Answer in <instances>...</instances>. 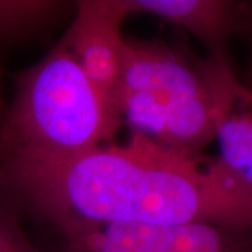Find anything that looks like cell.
I'll use <instances>...</instances> for the list:
<instances>
[{"label": "cell", "instance_id": "1", "mask_svg": "<svg viewBox=\"0 0 252 252\" xmlns=\"http://www.w3.org/2000/svg\"><path fill=\"white\" fill-rule=\"evenodd\" d=\"M202 162L136 135L67 157H0V196L64 238L119 223L250 230L251 193Z\"/></svg>", "mask_w": 252, "mask_h": 252}, {"label": "cell", "instance_id": "2", "mask_svg": "<svg viewBox=\"0 0 252 252\" xmlns=\"http://www.w3.org/2000/svg\"><path fill=\"white\" fill-rule=\"evenodd\" d=\"M122 121L61 39L16 76L0 121V157H67L114 140Z\"/></svg>", "mask_w": 252, "mask_h": 252}, {"label": "cell", "instance_id": "3", "mask_svg": "<svg viewBox=\"0 0 252 252\" xmlns=\"http://www.w3.org/2000/svg\"><path fill=\"white\" fill-rule=\"evenodd\" d=\"M117 93L144 95L164 118V147L193 158L215 140L219 118L251 101L231 62L196 59L157 39L125 38Z\"/></svg>", "mask_w": 252, "mask_h": 252}, {"label": "cell", "instance_id": "4", "mask_svg": "<svg viewBox=\"0 0 252 252\" xmlns=\"http://www.w3.org/2000/svg\"><path fill=\"white\" fill-rule=\"evenodd\" d=\"M61 252H252V243L244 228L119 223L64 238Z\"/></svg>", "mask_w": 252, "mask_h": 252}, {"label": "cell", "instance_id": "5", "mask_svg": "<svg viewBox=\"0 0 252 252\" xmlns=\"http://www.w3.org/2000/svg\"><path fill=\"white\" fill-rule=\"evenodd\" d=\"M76 9L74 20L62 38L63 44L111 102L125 48L121 27L130 16L127 0H81L76 3Z\"/></svg>", "mask_w": 252, "mask_h": 252}, {"label": "cell", "instance_id": "6", "mask_svg": "<svg viewBox=\"0 0 252 252\" xmlns=\"http://www.w3.org/2000/svg\"><path fill=\"white\" fill-rule=\"evenodd\" d=\"M129 13H149L200 39L210 59L230 62L227 42L251 27V3L235 0H127Z\"/></svg>", "mask_w": 252, "mask_h": 252}, {"label": "cell", "instance_id": "7", "mask_svg": "<svg viewBox=\"0 0 252 252\" xmlns=\"http://www.w3.org/2000/svg\"><path fill=\"white\" fill-rule=\"evenodd\" d=\"M215 139L220 147L213 160L219 170L252 195L251 102H240L219 118Z\"/></svg>", "mask_w": 252, "mask_h": 252}, {"label": "cell", "instance_id": "8", "mask_svg": "<svg viewBox=\"0 0 252 252\" xmlns=\"http://www.w3.org/2000/svg\"><path fill=\"white\" fill-rule=\"evenodd\" d=\"M70 3L56 0H0V39H24L49 27Z\"/></svg>", "mask_w": 252, "mask_h": 252}, {"label": "cell", "instance_id": "9", "mask_svg": "<svg viewBox=\"0 0 252 252\" xmlns=\"http://www.w3.org/2000/svg\"><path fill=\"white\" fill-rule=\"evenodd\" d=\"M0 252H41L23 231L16 206L3 196H0Z\"/></svg>", "mask_w": 252, "mask_h": 252}, {"label": "cell", "instance_id": "10", "mask_svg": "<svg viewBox=\"0 0 252 252\" xmlns=\"http://www.w3.org/2000/svg\"><path fill=\"white\" fill-rule=\"evenodd\" d=\"M4 114V102H3V97H1V72H0V121Z\"/></svg>", "mask_w": 252, "mask_h": 252}]
</instances>
